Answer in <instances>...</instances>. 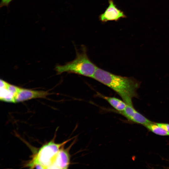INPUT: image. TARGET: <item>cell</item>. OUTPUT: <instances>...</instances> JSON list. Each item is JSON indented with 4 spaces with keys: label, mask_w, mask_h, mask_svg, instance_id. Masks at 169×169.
Listing matches in <instances>:
<instances>
[{
    "label": "cell",
    "mask_w": 169,
    "mask_h": 169,
    "mask_svg": "<svg viewBox=\"0 0 169 169\" xmlns=\"http://www.w3.org/2000/svg\"><path fill=\"white\" fill-rule=\"evenodd\" d=\"M93 79L112 90L127 105L133 104L132 98L138 97L136 91L140 83L133 78L115 74L98 67Z\"/></svg>",
    "instance_id": "6da1fadb"
},
{
    "label": "cell",
    "mask_w": 169,
    "mask_h": 169,
    "mask_svg": "<svg viewBox=\"0 0 169 169\" xmlns=\"http://www.w3.org/2000/svg\"><path fill=\"white\" fill-rule=\"evenodd\" d=\"M76 56L72 61L55 68L57 74L64 72L74 73L93 78L98 68L89 58L86 48L82 47L80 51H76Z\"/></svg>",
    "instance_id": "7a4b0ae2"
},
{
    "label": "cell",
    "mask_w": 169,
    "mask_h": 169,
    "mask_svg": "<svg viewBox=\"0 0 169 169\" xmlns=\"http://www.w3.org/2000/svg\"><path fill=\"white\" fill-rule=\"evenodd\" d=\"M70 140L69 139L61 143L53 141L49 142L39 149L33 159L40 164L44 169H48L60 148Z\"/></svg>",
    "instance_id": "3957f363"
},
{
    "label": "cell",
    "mask_w": 169,
    "mask_h": 169,
    "mask_svg": "<svg viewBox=\"0 0 169 169\" xmlns=\"http://www.w3.org/2000/svg\"><path fill=\"white\" fill-rule=\"evenodd\" d=\"M108 2V6L99 16L100 21L104 23L109 21L117 22L121 18H126L124 13L117 7L113 0H109Z\"/></svg>",
    "instance_id": "277c9868"
},
{
    "label": "cell",
    "mask_w": 169,
    "mask_h": 169,
    "mask_svg": "<svg viewBox=\"0 0 169 169\" xmlns=\"http://www.w3.org/2000/svg\"><path fill=\"white\" fill-rule=\"evenodd\" d=\"M50 94L48 91L36 90L20 87L15 98V103L36 98H46Z\"/></svg>",
    "instance_id": "5b68a950"
},
{
    "label": "cell",
    "mask_w": 169,
    "mask_h": 169,
    "mask_svg": "<svg viewBox=\"0 0 169 169\" xmlns=\"http://www.w3.org/2000/svg\"><path fill=\"white\" fill-rule=\"evenodd\" d=\"M70 164V155L68 149H64L62 146L48 169H67Z\"/></svg>",
    "instance_id": "8992f818"
},
{
    "label": "cell",
    "mask_w": 169,
    "mask_h": 169,
    "mask_svg": "<svg viewBox=\"0 0 169 169\" xmlns=\"http://www.w3.org/2000/svg\"><path fill=\"white\" fill-rule=\"evenodd\" d=\"M9 84L3 80L0 79V100L5 102L16 103V95L9 88Z\"/></svg>",
    "instance_id": "52a82bcc"
},
{
    "label": "cell",
    "mask_w": 169,
    "mask_h": 169,
    "mask_svg": "<svg viewBox=\"0 0 169 169\" xmlns=\"http://www.w3.org/2000/svg\"><path fill=\"white\" fill-rule=\"evenodd\" d=\"M96 96L106 101L115 110L123 111L126 106V104L123 100L116 97L107 96L98 92H97Z\"/></svg>",
    "instance_id": "ba28073f"
},
{
    "label": "cell",
    "mask_w": 169,
    "mask_h": 169,
    "mask_svg": "<svg viewBox=\"0 0 169 169\" xmlns=\"http://www.w3.org/2000/svg\"><path fill=\"white\" fill-rule=\"evenodd\" d=\"M144 126L150 131L156 135L162 136H169V132L156 123L152 122Z\"/></svg>",
    "instance_id": "9c48e42d"
},
{
    "label": "cell",
    "mask_w": 169,
    "mask_h": 169,
    "mask_svg": "<svg viewBox=\"0 0 169 169\" xmlns=\"http://www.w3.org/2000/svg\"><path fill=\"white\" fill-rule=\"evenodd\" d=\"M128 120L144 126L152 122L136 110Z\"/></svg>",
    "instance_id": "30bf717a"
},
{
    "label": "cell",
    "mask_w": 169,
    "mask_h": 169,
    "mask_svg": "<svg viewBox=\"0 0 169 169\" xmlns=\"http://www.w3.org/2000/svg\"><path fill=\"white\" fill-rule=\"evenodd\" d=\"M13 0H1L0 3V7L2 8L4 6L7 7L8 8L11 2Z\"/></svg>",
    "instance_id": "8fae6325"
},
{
    "label": "cell",
    "mask_w": 169,
    "mask_h": 169,
    "mask_svg": "<svg viewBox=\"0 0 169 169\" xmlns=\"http://www.w3.org/2000/svg\"><path fill=\"white\" fill-rule=\"evenodd\" d=\"M157 124L169 132V124L164 123H156Z\"/></svg>",
    "instance_id": "7c38bea8"
}]
</instances>
